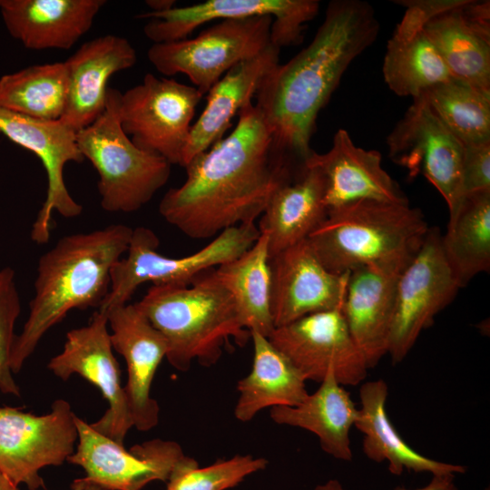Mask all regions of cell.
Returning a JSON list of instances; mask_svg holds the SVG:
<instances>
[{"label": "cell", "instance_id": "25", "mask_svg": "<svg viewBox=\"0 0 490 490\" xmlns=\"http://www.w3.org/2000/svg\"><path fill=\"white\" fill-rule=\"evenodd\" d=\"M104 0H0L8 33L32 50L70 49L92 27Z\"/></svg>", "mask_w": 490, "mask_h": 490}, {"label": "cell", "instance_id": "16", "mask_svg": "<svg viewBox=\"0 0 490 490\" xmlns=\"http://www.w3.org/2000/svg\"><path fill=\"white\" fill-rule=\"evenodd\" d=\"M75 423L78 443L67 462L81 466L88 480L109 490H142L152 481L167 482L185 456L174 441L157 438L126 449L77 416Z\"/></svg>", "mask_w": 490, "mask_h": 490}, {"label": "cell", "instance_id": "26", "mask_svg": "<svg viewBox=\"0 0 490 490\" xmlns=\"http://www.w3.org/2000/svg\"><path fill=\"white\" fill-rule=\"evenodd\" d=\"M280 49L272 44L230 69L208 92L206 104L192 124L181 166L223 138L231 120L252 103L265 76L279 64Z\"/></svg>", "mask_w": 490, "mask_h": 490}, {"label": "cell", "instance_id": "12", "mask_svg": "<svg viewBox=\"0 0 490 490\" xmlns=\"http://www.w3.org/2000/svg\"><path fill=\"white\" fill-rule=\"evenodd\" d=\"M389 158L419 174L438 191L453 211L464 196L461 142L434 114L421 96L411 105L387 137Z\"/></svg>", "mask_w": 490, "mask_h": 490}, {"label": "cell", "instance_id": "9", "mask_svg": "<svg viewBox=\"0 0 490 490\" xmlns=\"http://www.w3.org/2000/svg\"><path fill=\"white\" fill-rule=\"evenodd\" d=\"M200 91L170 77L146 74L121 93L118 115L124 132L141 150L181 166Z\"/></svg>", "mask_w": 490, "mask_h": 490}, {"label": "cell", "instance_id": "6", "mask_svg": "<svg viewBox=\"0 0 490 490\" xmlns=\"http://www.w3.org/2000/svg\"><path fill=\"white\" fill-rule=\"evenodd\" d=\"M120 95L119 90L108 88L103 113L76 132V142L99 175L102 208L109 212H133L167 183L172 165L138 148L124 132L118 115Z\"/></svg>", "mask_w": 490, "mask_h": 490}, {"label": "cell", "instance_id": "35", "mask_svg": "<svg viewBox=\"0 0 490 490\" xmlns=\"http://www.w3.org/2000/svg\"><path fill=\"white\" fill-rule=\"evenodd\" d=\"M267 466L268 460L263 457L237 455L200 468L194 458L185 456L172 470L166 490H226Z\"/></svg>", "mask_w": 490, "mask_h": 490}, {"label": "cell", "instance_id": "7", "mask_svg": "<svg viewBox=\"0 0 490 490\" xmlns=\"http://www.w3.org/2000/svg\"><path fill=\"white\" fill-rule=\"evenodd\" d=\"M259 236L255 223L241 224L224 230L192 254L171 258L158 252L159 238L151 229H132L127 255L113 266L109 292L97 310L105 314L129 303L135 290L147 282L188 285L201 273L241 255Z\"/></svg>", "mask_w": 490, "mask_h": 490}, {"label": "cell", "instance_id": "1", "mask_svg": "<svg viewBox=\"0 0 490 490\" xmlns=\"http://www.w3.org/2000/svg\"><path fill=\"white\" fill-rule=\"evenodd\" d=\"M184 168V182L167 191L159 212L186 236L205 240L254 223L277 189L302 167L277 151L261 111L250 103L233 131Z\"/></svg>", "mask_w": 490, "mask_h": 490}, {"label": "cell", "instance_id": "37", "mask_svg": "<svg viewBox=\"0 0 490 490\" xmlns=\"http://www.w3.org/2000/svg\"><path fill=\"white\" fill-rule=\"evenodd\" d=\"M462 186L464 194L490 190V139L463 144Z\"/></svg>", "mask_w": 490, "mask_h": 490}, {"label": "cell", "instance_id": "19", "mask_svg": "<svg viewBox=\"0 0 490 490\" xmlns=\"http://www.w3.org/2000/svg\"><path fill=\"white\" fill-rule=\"evenodd\" d=\"M105 314L113 348L127 366L124 392L133 426L148 431L159 422L160 407L151 397V387L159 365L166 358L167 341L134 303L114 307Z\"/></svg>", "mask_w": 490, "mask_h": 490}, {"label": "cell", "instance_id": "39", "mask_svg": "<svg viewBox=\"0 0 490 490\" xmlns=\"http://www.w3.org/2000/svg\"><path fill=\"white\" fill-rule=\"evenodd\" d=\"M145 3L150 8V12L159 13L168 11L175 7L176 2L173 0H148Z\"/></svg>", "mask_w": 490, "mask_h": 490}, {"label": "cell", "instance_id": "5", "mask_svg": "<svg viewBox=\"0 0 490 490\" xmlns=\"http://www.w3.org/2000/svg\"><path fill=\"white\" fill-rule=\"evenodd\" d=\"M213 270L185 286L152 285L134 303L165 338L166 358L179 371L189 370L193 360L210 367L231 341L244 347L250 339L232 297Z\"/></svg>", "mask_w": 490, "mask_h": 490}, {"label": "cell", "instance_id": "15", "mask_svg": "<svg viewBox=\"0 0 490 490\" xmlns=\"http://www.w3.org/2000/svg\"><path fill=\"white\" fill-rule=\"evenodd\" d=\"M318 0H208L168 11H147L139 18L150 19L144 34L154 44L187 38L197 27L213 20L235 17L270 16V43L282 47L299 44L305 25L319 10Z\"/></svg>", "mask_w": 490, "mask_h": 490}, {"label": "cell", "instance_id": "3", "mask_svg": "<svg viewBox=\"0 0 490 490\" xmlns=\"http://www.w3.org/2000/svg\"><path fill=\"white\" fill-rule=\"evenodd\" d=\"M132 228L111 224L64 236L38 260L34 296L10 357L18 373L44 334L73 309H99L107 296L113 266L126 253Z\"/></svg>", "mask_w": 490, "mask_h": 490}, {"label": "cell", "instance_id": "36", "mask_svg": "<svg viewBox=\"0 0 490 490\" xmlns=\"http://www.w3.org/2000/svg\"><path fill=\"white\" fill-rule=\"evenodd\" d=\"M21 312L15 273L11 267L0 269V392L20 397V388L10 367L11 350L16 335L15 325Z\"/></svg>", "mask_w": 490, "mask_h": 490}, {"label": "cell", "instance_id": "40", "mask_svg": "<svg viewBox=\"0 0 490 490\" xmlns=\"http://www.w3.org/2000/svg\"><path fill=\"white\" fill-rule=\"evenodd\" d=\"M42 490V489H39ZM71 490H109L90 480L86 477L74 479L71 485Z\"/></svg>", "mask_w": 490, "mask_h": 490}, {"label": "cell", "instance_id": "20", "mask_svg": "<svg viewBox=\"0 0 490 490\" xmlns=\"http://www.w3.org/2000/svg\"><path fill=\"white\" fill-rule=\"evenodd\" d=\"M424 29L454 79L490 92L489 1L445 0Z\"/></svg>", "mask_w": 490, "mask_h": 490}, {"label": "cell", "instance_id": "10", "mask_svg": "<svg viewBox=\"0 0 490 490\" xmlns=\"http://www.w3.org/2000/svg\"><path fill=\"white\" fill-rule=\"evenodd\" d=\"M75 418L69 402L62 398L42 416L0 407V472L16 486L44 488L40 470L63 465L75 450Z\"/></svg>", "mask_w": 490, "mask_h": 490}, {"label": "cell", "instance_id": "23", "mask_svg": "<svg viewBox=\"0 0 490 490\" xmlns=\"http://www.w3.org/2000/svg\"><path fill=\"white\" fill-rule=\"evenodd\" d=\"M136 62V51L124 37L106 34L83 44L65 61L68 94L60 120L76 132L92 124L105 109L110 77Z\"/></svg>", "mask_w": 490, "mask_h": 490}, {"label": "cell", "instance_id": "34", "mask_svg": "<svg viewBox=\"0 0 490 490\" xmlns=\"http://www.w3.org/2000/svg\"><path fill=\"white\" fill-rule=\"evenodd\" d=\"M419 96L462 144L490 139V92L452 78Z\"/></svg>", "mask_w": 490, "mask_h": 490}, {"label": "cell", "instance_id": "13", "mask_svg": "<svg viewBox=\"0 0 490 490\" xmlns=\"http://www.w3.org/2000/svg\"><path fill=\"white\" fill-rule=\"evenodd\" d=\"M268 338L306 381L320 383L333 374L340 385L356 386L367 377L368 368L348 331L342 308L277 327Z\"/></svg>", "mask_w": 490, "mask_h": 490}, {"label": "cell", "instance_id": "8", "mask_svg": "<svg viewBox=\"0 0 490 490\" xmlns=\"http://www.w3.org/2000/svg\"><path fill=\"white\" fill-rule=\"evenodd\" d=\"M272 22L270 16L220 20L196 37L153 44L147 57L164 76L187 75L204 95L230 69L271 44Z\"/></svg>", "mask_w": 490, "mask_h": 490}, {"label": "cell", "instance_id": "21", "mask_svg": "<svg viewBox=\"0 0 490 490\" xmlns=\"http://www.w3.org/2000/svg\"><path fill=\"white\" fill-rule=\"evenodd\" d=\"M397 2L406 11L387 41L383 77L397 95L416 98L453 78L424 29L427 19L443 6L445 0Z\"/></svg>", "mask_w": 490, "mask_h": 490}, {"label": "cell", "instance_id": "32", "mask_svg": "<svg viewBox=\"0 0 490 490\" xmlns=\"http://www.w3.org/2000/svg\"><path fill=\"white\" fill-rule=\"evenodd\" d=\"M441 246L451 269L465 287L490 270V190L464 194L449 212Z\"/></svg>", "mask_w": 490, "mask_h": 490}, {"label": "cell", "instance_id": "17", "mask_svg": "<svg viewBox=\"0 0 490 490\" xmlns=\"http://www.w3.org/2000/svg\"><path fill=\"white\" fill-rule=\"evenodd\" d=\"M0 132L32 152L44 168L46 197L32 225L30 237L37 245L46 244L51 237L53 212L75 218L83 211L64 178L68 162L81 163L84 160L76 142V131L61 120H38L0 107Z\"/></svg>", "mask_w": 490, "mask_h": 490}, {"label": "cell", "instance_id": "29", "mask_svg": "<svg viewBox=\"0 0 490 490\" xmlns=\"http://www.w3.org/2000/svg\"><path fill=\"white\" fill-rule=\"evenodd\" d=\"M358 411L350 394L333 374H328L319 387L298 406L271 407L270 417L277 424L312 432L323 451L337 459L350 461L349 433Z\"/></svg>", "mask_w": 490, "mask_h": 490}, {"label": "cell", "instance_id": "11", "mask_svg": "<svg viewBox=\"0 0 490 490\" xmlns=\"http://www.w3.org/2000/svg\"><path fill=\"white\" fill-rule=\"evenodd\" d=\"M462 286L446 259L438 228H429L410 263L400 273L388 353L400 363L420 333L455 299Z\"/></svg>", "mask_w": 490, "mask_h": 490}, {"label": "cell", "instance_id": "4", "mask_svg": "<svg viewBox=\"0 0 490 490\" xmlns=\"http://www.w3.org/2000/svg\"><path fill=\"white\" fill-rule=\"evenodd\" d=\"M428 230L421 210L409 202L361 200L328 210L307 240L332 273L342 275L361 267L401 273Z\"/></svg>", "mask_w": 490, "mask_h": 490}, {"label": "cell", "instance_id": "18", "mask_svg": "<svg viewBox=\"0 0 490 490\" xmlns=\"http://www.w3.org/2000/svg\"><path fill=\"white\" fill-rule=\"evenodd\" d=\"M270 270L275 328L342 308L349 272L338 275L327 270L307 239L270 258Z\"/></svg>", "mask_w": 490, "mask_h": 490}, {"label": "cell", "instance_id": "41", "mask_svg": "<svg viewBox=\"0 0 490 490\" xmlns=\"http://www.w3.org/2000/svg\"><path fill=\"white\" fill-rule=\"evenodd\" d=\"M0 490H20L3 473L0 472Z\"/></svg>", "mask_w": 490, "mask_h": 490}, {"label": "cell", "instance_id": "30", "mask_svg": "<svg viewBox=\"0 0 490 490\" xmlns=\"http://www.w3.org/2000/svg\"><path fill=\"white\" fill-rule=\"evenodd\" d=\"M250 339L252 368L238 382L240 396L234 409L241 422L250 421L267 407L298 406L309 395L301 374L267 337L250 332Z\"/></svg>", "mask_w": 490, "mask_h": 490}, {"label": "cell", "instance_id": "38", "mask_svg": "<svg viewBox=\"0 0 490 490\" xmlns=\"http://www.w3.org/2000/svg\"><path fill=\"white\" fill-rule=\"evenodd\" d=\"M454 475H433L431 481L424 487L416 489H406L397 487L395 490H458L455 482ZM315 490H346L336 479H330L325 484L318 485Z\"/></svg>", "mask_w": 490, "mask_h": 490}, {"label": "cell", "instance_id": "24", "mask_svg": "<svg viewBox=\"0 0 490 490\" xmlns=\"http://www.w3.org/2000/svg\"><path fill=\"white\" fill-rule=\"evenodd\" d=\"M400 273L361 267L349 272L342 313L369 368L388 353Z\"/></svg>", "mask_w": 490, "mask_h": 490}, {"label": "cell", "instance_id": "33", "mask_svg": "<svg viewBox=\"0 0 490 490\" xmlns=\"http://www.w3.org/2000/svg\"><path fill=\"white\" fill-rule=\"evenodd\" d=\"M67 94L65 61L32 65L0 78V107L38 120H60Z\"/></svg>", "mask_w": 490, "mask_h": 490}, {"label": "cell", "instance_id": "14", "mask_svg": "<svg viewBox=\"0 0 490 490\" xmlns=\"http://www.w3.org/2000/svg\"><path fill=\"white\" fill-rule=\"evenodd\" d=\"M113 349L107 316L96 310L87 325L67 332L63 350L50 359L47 368L62 380L77 374L94 385L108 401L109 407L90 425L123 445L133 424Z\"/></svg>", "mask_w": 490, "mask_h": 490}, {"label": "cell", "instance_id": "31", "mask_svg": "<svg viewBox=\"0 0 490 490\" xmlns=\"http://www.w3.org/2000/svg\"><path fill=\"white\" fill-rule=\"evenodd\" d=\"M213 272L232 297L244 327L269 338L275 326L268 235L260 233L249 250L214 268Z\"/></svg>", "mask_w": 490, "mask_h": 490}, {"label": "cell", "instance_id": "2", "mask_svg": "<svg viewBox=\"0 0 490 490\" xmlns=\"http://www.w3.org/2000/svg\"><path fill=\"white\" fill-rule=\"evenodd\" d=\"M379 23L372 5L361 0L328 3L312 41L265 76L256 97L277 151L302 166L314 152L310 141L320 110L342 75L376 41Z\"/></svg>", "mask_w": 490, "mask_h": 490}, {"label": "cell", "instance_id": "42", "mask_svg": "<svg viewBox=\"0 0 490 490\" xmlns=\"http://www.w3.org/2000/svg\"><path fill=\"white\" fill-rule=\"evenodd\" d=\"M485 490H489V488H486Z\"/></svg>", "mask_w": 490, "mask_h": 490}, {"label": "cell", "instance_id": "28", "mask_svg": "<svg viewBox=\"0 0 490 490\" xmlns=\"http://www.w3.org/2000/svg\"><path fill=\"white\" fill-rule=\"evenodd\" d=\"M387 393L382 379L366 382L359 390L361 407L354 426L364 434L362 450L367 457L377 463L387 461L389 472L397 475L405 469L432 475L464 474V466L428 458L402 439L386 410Z\"/></svg>", "mask_w": 490, "mask_h": 490}, {"label": "cell", "instance_id": "27", "mask_svg": "<svg viewBox=\"0 0 490 490\" xmlns=\"http://www.w3.org/2000/svg\"><path fill=\"white\" fill-rule=\"evenodd\" d=\"M324 195L320 171L305 162L291 180L277 189L258 227L260 233L268 235L270 258L306 240L326 218Z\"/></svg>", "mask_w": 490, "mask_h": 490}, {"label": "cell", "instance_id": "22", "mask_svg": "<svg viewBox=\"0 0 490 490\" xmlns=\"http://www.w3.org/2000/svg\"><path fill=\"white\" fill-rule=\"evenodd\" d=\"M381 160L379 152L357 146L346 130L338 129L330 149L324 153L313 152L305 163L318 168L324 178L327 210L361 200L407 203Z\"/></svg>", "mask_w": 490, "mask_h": 490}]
</instances>
